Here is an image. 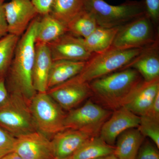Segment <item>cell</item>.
<instances>
[{
	"label": "cell",
	"instance_id": "16",
	"mask_svg": "<svg viewBox=\"0 0 159 159\" xmlns=\"http://www.w3.org/2000/svg\"><path fill=\"white\" fill-rule=\"evenodd\" d=\"M159 94V78L148 82L143 80L124 107L139 116H144Z\"/></svg>",
	"mask_w": 159,
	"mask_h": 159
},
{
	"label": "cell",
	"instance_id": "22",
	"mask_svg": "<svg viewBox=\"0 0 159 159\" xmlns=\"http://www.w3.org/2000/svg\"><path fill=\"white\" fill-rule=\"evenodd\" d=\"M115 148L99 135L96 136L84 143L71 157L73 159H97L114 153Z\"/></svg>",
	"mask_w": 159,
	"mask_h": 159
},
{
	"label": "cell",
	"instance_id": "8",
	"mask_svg": "<svg viewBox=\"0 0 159 159\" xmlns=\"http://www.w3.org/2000/svg\"><path fill=\"white\" fill-rule=\"evenodd\" d=\"M112 112L89 100L82 106L66 114L65 128L83 131L93 136L99 135L102 125Z\"/></svg>",
	"mask_w": 159,
	"mask_h": 159
},
{
	"label": "cell",
	"instance_id": "1",
	"mask_svg": "<svg viewBox=\"0 0 159 159\" xmlns=\"http://www.w3.org/2000/svg\"><path fill=\"white\" fill-rule=\"evenodd\" d=\"M39 20L37 17L33 20L20 37L5 77L9 93L19 94L29 102L37 93L33 86L32 72Z\"/></svg>",
	"mask_w": 159,
	"mask_h": 159
},
{
	"label": "cell",
	"instance_id": "6",
	"mask_svg": "<svg viewBox=\"0 0 159 159\" xmlns=\"http://www.w3.org/2000/svg\"><path fill=\"white\" fill-rule=\"evenodd\" d=\"M29 104L37 131L49 139L66 129V114L47 92L36 93Z\"/></svg>",
	"mask_w": 159,
	"mask_h": 159
},
{
	"label": "cell",
	"instance_id": "28",
	"mask_svg": "<svg viewBox=\"0 0 159 159\" xmlns=\"http://www.w3.org/2000/svg\"><path fill=\"white\" fill-rule=\"evenodd\" d=\"M158 149L149 141H144L135 159H159Z\"/></svg>",
	"mask_w": 159,
	"mask_h": 159
},
{
	"label": "cell",
	"instance_id": "32",
	"mask_svg": "<svg viewBox=\"0 0 159 159\" xmlns=\"http://www.w3.org/2000/svg\"><path fill=\"white\" fill-rule=\"evenodd\" d=\"M145 115L159 120V94L156 97L150 108Z\"/></svg>",
	"mask_w": 159,
	"mask_h": 159
},
{
	"label": "cell",
	"instance_id": "5",
	"mask_svg": "<svg viewBox=\"0 0 159 159\" xmlns=\"http://www.w3.org/2000/svg\"><path fill=\"white\" fill-rule=\"evenodd\" d=\"M29 103L22 95L9 93L0 104V128L16 138L37 131Z\"/></svg>",
	"mask_w": 159,
	"mask_h": 159
},
{
	"label": "cell",
	"instance_id": "23",
	"mask_svg": "<svg viewBox=\"0 0 159 159\" xmlns=\"http://www.w3.org/2000/svg\"><path fill=\"white\" fill-rule=\"evenodd\" d=\"M86 0H53L50 14L67 25L85 10Z\"/></svg>",
	"mask_w": 159,
	"mask_h": 159
},
{
	"label": "cell",
	"instance_id": "13",
	"mask_svg": "<svg viewBox=\"0 0 159 159\" xmlns=\"http://www.w3.org/2000/svg\"><path fill=\"white\" fill-rule=\"evenodd\" d=\"M140 117L125 107L113 111L102 125L99 136L109 145L114 146L118 137L129 129L138 128Z\"/></svg>",
	"mask_w": 159,
	"mask_h": 159
},
{
	"label": "cell",
	"instance_id": "3",
	"mask_svg": "<svg viewBox=\"0 0 159 159\" xmlns=\"http://www.w3.org/2000/svg\"><path fill=\"white\" fill-rule=\"evenodd\" d=\"M144 49H119L111 47L101 53L93 54L86 61L82 71L75 77L80 82L89 83L128 68Z\"/></svg>",
	"mask_w": 159,
	"mask_h": 159
},
{
	"label": "cell",
	"instance_id": "35",
	"mask_svg": "<svg viewBox=\"0 0 159 159\" xmlns=\"http://www.w3.org/2000/svg\"><path fill=\"white\" fill-rule=\"evenodd\" d=\"M97 159H119L114 153L106 156L101 157Z\"/></svg>",
	"mask_w": 159,
	"mask_h": 159
},
{
	"label": "cell",
	"instance_id": "31",
	"mask_svg": "<svg viewBox=\"0 0 159 159\" xmlns=\"http://www.w3.org/2000/svg\"><path fill=\"white\" fill-rule=\"evenodd\" d=\"M5 0H0V39L9 34L8 26L4 8Z\"/></svg>",
	"mask_w": 159,
	"mask_h": 159
},
{
	"label": "cell",
	"instance_id": "19",
	"mask_svg": "<svg viewBox=\"0 0 159 159\" xmlns=\"http://www.w3.org/2000/svg\"><path fill=\"white\" fill-rule=\"evenodd\" d=\"M86 61H54L49 74L48 89L66 82L80 73Z\"/></svg>",
	"mask_w": 159,
	"mask_h": 159
},
{
	"label": "cell",
	"instance_id": "18",
	"mask_svg": "<svg viewBox=\"0 0 159 159\" xmlns=\"http://www.w3.org/2000/svg\"><path fill=\"white\" fill-rule=\"evenodd\" d=\"M145 138L138 128L125 131L117 138L114 154L119 159H135Z\"/></svg>",
	"mask_w": 159,
	"mask_h": 159
},
{
	"label": "cell",
	"instance_id": "14",
	"mask_svg": "<svg viewBox=\"0 0 159 159\" xmlns=\"http://www.w3.org/2000/svg\"><path fill=\"white\" fill-rule=\"evenodd\" d=\"M94 137L80 130L67 129L59 132L51 140L55 159L71 157L86 141Z\"/></svg>",
	"mask_w": 159,
	"mask_h": 159
},
{
	"label": "cell",
	"instance_id": "27",
	"mask_svg": "<svg viewBox=\"0 0 159 159\" xmlns=\"http://www.w3.org/2000/svg\"><path fill=\"white\" fill-rule=\"evenodd\" d=\"M16 138L0 128V159L14 150Z\"/></svg>",
	"mask_w": 159,
	"mask_h": 159
},
{
	"label": "cell",
	"instance_id": "34",
	"mask_svg": "<svg viewBox=\"0 0 159 159\" xmlns=\"http://www.w3.org/2000/svg\"><path fill=\"white\" fill-rule=\"evenodd\" d=\"M1 159H24L20 156L16 152L13 151L10 152L8 154L6 155L5 157H3Z\"/></svg>",
	"mask_w": 159,
	"mask_h": 159
},
{
	"label": "cell",
	"instance_id": "33",
	"mask_svg": "<svg viewBox=\"0 0 159 159\" xmlns=\"http://www.w3.org/2000/svg\"><path fill=\"white\" fill-rule=\"evenodd\" d=\"M9 93L6 84L5 77H0V104L9 97Z\"/></svg>",
	"mask_w": 159,
	"mask_h": 159
},
{
	"label": "cell",
	"instance_id": "17",
	"mask_svg": "<svg viewBox=\"0 0 159 159\" xmlns=\"http://www.w3.org/2000/svg\"><path fill=\"white\" fill-rule=\"evenodd\" d=\"M159 41L143 49L129 67L136 70L145 81L159 78Z\"/></svg>",
	"mask_w": 159,
	"mask_h": 159
},
{
	"label": "cell",
	"instance_id": "30",
	"mask_svg": "<svg viewBox=\"0 0 159 159\" xmlns=\"http://www.w3.org/2000/svg\"><path fill=\"white\" fill-rule=\"evenodd\" d=\"M39 14L42 16L48 14L51 11L53 0H31Z\"/></svg>",
	"mask_w": 159,
	"mask_h": 159
},
{
	"label": "cell",
	"instance_id": "9",
	"mask_svg": "<svg viewBox=\"0 0 159 159\" xmlns=\"http://www.w3.org/2000/svg\"><path fill=\"white\" fill-rule=\"evenodd\" d=\"M47 93L64 110L68 111L92 97L89 83L80 82L75 77L49 89Z\"/></svg>",
	"mask_w": 159,
	"mask_h": 159
},
{
	"label": "cell",
	"instance_id": "11",
	"mask_svg": "<svg viewBox=\"0 0 159 159\" xmlns=\"http://www.w3.org/2000/svg\"><path fill=\"white\" fill-rule=\"evenodd\" d=\"M13 151L24 159H54L51 140L38 131L16 138Z\"/></svg>",
	"mask_w": 159,
	"mask_h": 159
},
{
	"label": "cell",
	"instance_id": "21",
	"mask_svg": "<svg viewBox=\"0 0 159 159\" xmlns=\"http://www.w3.org/2000/svg\"><path fill=\"white\" fill-rule=\"evenodd\" d=\"M119 27L106 28L98 26L85 38H82L84 45L92 54L101 53L112 47Z\"/></svg>",
	"mask_w": 159,
	"mask_h": 159
},
{
	"label": "cell",
	"instance_id": "2",
	"mask_svg": "<svg viewBox=\"0 0 159 159\" xmlns=\"http://www.w3.org/2000/svg\"><path fill=\"white\" fill-rule=\"evenodd\" d=\"M143 81L136 70L128 67L89 83L94 102L113 111L126 105Z\"/></svg>",
	"mask_w": 159,
	"mask_h": 159
},
{
	"label": "cell",
	"instance_id": "10",
	"mask_svg": "<svg viewBox=\"0 0 159 159\" xmlns=\"http://www.w3.org/2000/svg\"><path fill=\"white\" fill-rule=\"evenodd\" d=\"M9 34L20 37L39 13L31 0H10L4 5Z\"/></svg>",
	"mask_w": 159,
	"mask_h": 159
},
{
	"label": "cell",
	"instance_id": "29",
	"mask_svg": "<svg viewBox=\"0 0 159 159\" xmlns=\"http://www.w3.org/2000/svg\"><path fill=\"white\" fill-rule=\"evenodd\" d=\"M147 13L152 22L159 26V0H145Z\"/></svg>",
	"mask_w": 159,
	"mask_h": 159
},
{
	"label": "cell",
	"instance_id": "4",
	"mask_svg": "<svg viewBox=\"0 0 159 159\" xmlns=\"http://www.w3.org/2000/svg\"><path fill=\"white\" fill-rule=\"evenodd\" d=\"M85 9L98 26L106 28L122 27L147 13L145 0H128L117 6L104 0H86Z\"/></svg>",
	"mask_w": 159,
	"mask_h": 159
},
{
	"label": "cell",
	"instance_id": "12",
	"mask_svg": "<svg viewBox=\"0 0 159 159\" xmlns=\"http://www.w3.org/2000/svg\"><path fill=\"white\" fill-rule=\"evenodd\" d=\"M53 61L69 60L86 61L93 54L89 52L82 38L67 32L47 44Z\"/></svg>",
	"mask_w": 159,
	"mask_h": 159
},
{
	"label": "cell",
	"instance_id": "26",
	"mask_svg": "<svg viewBox=\"0 0 159 159\" xmlns=\"http://www.w3.org/2000/svg\"><path fill=\"white\" fill-rule=\"evenodd\" d=\"M138 129L145 137L151 139L159 148V120L148 116H141Z\"/></svg>",
	"mask_w": 159,
	"mask_h": 159
},
{
	"label": "cell",
	"instance_id": "25",
	"mask_svg": "<svg viewBox=\"0 0 159 159\" xmlns=\"http://www.w3.org/2000/svg\"><path fill=\"white\" fill-rule=\"evenodd\" d=\"M19 38L8 34L0 39V77H6Z\"/></svg>",
	"mask_w": 159,
	"mask_h": 159
},
{
	"label": "cell",
	"instance_id": "24",
	"mask_svg": "<svg viewBox=\"0 0 159 159\" xmlns=\"http://www.w3.org/2000/svg\"><path fill=\"white\" fill-rule=\"evenodd\" d=\"M67 26L69 33L84 39L92 34L99 26L93 16L85 9L73 19Z\"/></svg>",
	"mask_w": 159,
	"mask_h": 159
},
{
	"label": "cell",
	"instance_id": "36",
	"mask_svg": "<svg viewBox=\"0 0 159 159\" xmlns=\"http://www.w3.org/2000/svg\"><path fill=\"white\" fill-rule=\"evenodd\" d=\"M73 159L71 157H68L65 158L63 159Z\"/></svg>",
	"mask_w": 159,
	"mask_h": 159
},
{
	"label": "cell",
	"instance_id": "20",
	"mask_svg": "<svg viewBox=\"0 0 159 159\" xmlns=\"http://www.w3.org/2000/svg\"><path fill=\"white\" fill-rule=\"evenodd\" d=\"M68 32L67 26L50 13L42 16L39 20L35 43L48 44Z\"/></svg>",
	"mask_w": 159,
	"mask_h": 159
},
{
	"label": "cell",
	"instance_id": "15",
	"mask_svg": "<svg viewBox=\"0 0 159 159\" xmlns=\"http://www.w3.org/2000/svg\"><path fill=\"white\" fill-rule=\"evenodd\" d=\"M53 61L47 44L35 43L32 79L33 86L37 93L48 91V80Z\"/></svg>",
	"mask_w": 159,
	"mask_h": 159
},
{
	"label": "cell",
	"instance_id": "7",
	"mask_svg": "<svg viewBox=\"0 0 159 159\" xmlns=\"http://www.w3.org/2000/svg\"><path fill=\"white\" fill-rule=\"evenodd\" d=\"M158 41V26L147 13L119 27L112 47L119 49H144Z\"/></svg>",
	"mask_w": 159,
	"mask_h": 159
}]
</instances>
